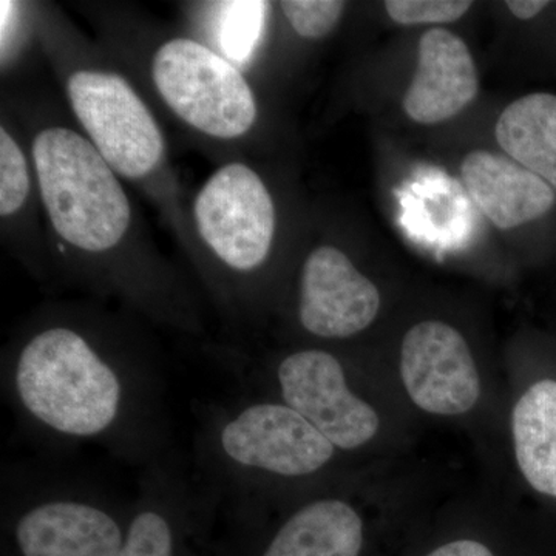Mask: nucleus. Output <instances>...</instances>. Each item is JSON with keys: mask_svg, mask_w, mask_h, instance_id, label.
<instances>
[{"mask_svg": "<svg viewBox=\"0 0 556 556\" xmlns=\"http://www.w3.org/2000/svg\"><path fill=\"white\" fill-rule=\"evenodd\" d=\"M217 495L197 477L188 457L172 448L141 468L119 556H217Z\"/></svg>", "mask_w": 556, "mask_h": 556, "instance_id": "obj_8", "label": "nucleus"}, {"mask_svg": "<svg viewBox=\"0 0 556 556\" xmlns=\"http://www.w3.org/2000/svg\"><path fill=\"white\" fill-rule=\"evenodd\" d=\"M36 28L76 126L121 178L159 204L192 257L189 214L178 200L166 137L129 68L79 36L53 10H38Z\"/></svg>", "mask_w": 556, "mask_h": 556, "instance_id": "obj_3", "label": "nucleus"}, {"mask_svg": "<svg viewBox=\"0 0 556 556\" xmlns=\"http://www.w3.org/2000/svg\"><path fill=\"white\" fill-rule=\"evenodd\" d=\"M0 5H2L0 7V11H2V21H0L2 24L0 25L2 51H0V56H2V68L5 70L11 62L16 61V58L20 56L22 40L28 35V28L35 24V21L31 22L30 5L10 2V0L9 2L2 0Z\"/></svg>", "mask_w": 556, "mask_h": 556, "instance_id": "obj_21", "label": "nucleus"}, {"mask_svg": "<svg viewBox=\"0 0 556 556\" xmlns=\"http://www.w3.org/2000/svg\"><path fill=\"white\" fill-rule=\"evenodd\" d=\"M464 0H388V16L396 24H447L460 20L470 10Z\"/></svg>", "mask_w": 556, "mask_h": 556, "instance_id": "obj_20", "label": "nucleus"}, {"mask_svg": "<svg viewBox=\"0 0 556 556\" xmlns=\"http://www.w3.org/2000/svg\"><path fill=\"white\" fill-rule=\"evenodd\" d=\"M139 320L97 302L33 311L0 356L17 430L47 447L91 445L139 468L167 455L166 371Z\"/></svg>", "mask_w": 556, "mask_h": 556, "instance_id": "obj_1", "label": "nucleus"}, {"mask_svg": "<svg viewBox=\"0 0 556 556\" xmlns=\"http://www.w3.org/2000/svg\"><path fill=\"white\" fill-rule=\"evenodd\" d=\"M478 73L467 43L442 28L424 33L417 72L404 109L419 124H438L463 112L477 98Z\"/></svg>", "mask_w": 556, "mask_h": 556, "instance_id": "obj_13", "label": "nucleus"}, {"mask_svg": "<svg viewBox=\"0 0 556 556\" xmlns=\"http://www.w3.org/2000/svg\"><path fill=\"white\" fill-rule=\"evenodd\" d=\"M278 7L300 38L324 39L338 27L346 3L339 0H283Z\"/></svg>", "mask_w": 556, "mask_h": 556, "instance_id": "obj_19", "label": "nucleus"}, {"mask_svg": "<svg viewBox=\"0 0 556 556\" xmlns=\"http://www.w3.org/2000/svg\"><path fill=\"white\" fill-rule=\"evenodd\" d=\"M460 172L471 199L496 228H518L554 206L552 186L510 156L477 150L468 153Z\"/></svg>", "mask_w": 556, "mask_h": 556, "instance_id": "obj_15", "label": "nucleus"}, {"mask_svg": "<svg viewBox=\"0 0 556 556\" xmlns=\"http://www.w3.org/2000/svg\"><path fill=\"white\" fill-rule=\"evenodd\" d=\"M2 556H119L131 497L40 467H3Z\"/></svg>", "mask_w": 556, "mask_h": 556, "instance_id": "obj_6", "label": "nucleus"}, {"mask_svg": "<svg viewBox=\"0 0 556 556\" xmlns=\"http://www.w3.org/2000/svg\"><path fill=\"white\" fill-rule=\"evenodd\" d=\"M28 149L51 236L46 283L115 300L148 324L203 336V303L155 248L123 178L51 112L27 113Z\"/></svg>", "mask_w": 556, "mask_h": 556, "instance_id": "obj_2", "label": "nucleus"}, {"mask_svg": "<svg viewBox=\"0 0 556 556\" xmlns=\"http://www.w3.org/2000/svg\"><path fill=\"white\" fill-rule=\"evenodd\" d=\"M137 40L131 70H138L139 86L153 100L203 141L243 146L257 127L260 104L243 70L199 38L156 35Z\"/></svg>", "mask_w": 556, "mask_h": 556, "instance_id": "obj_7", "label": "nucleus"}, {"mask_svg": "<svg viewBox=\"0 0 556 556\" xmlns=\"http://www.w3.org/2000/svg\"><path fill=\"white\" fill-rule=\"evenodd\" d=\"M339 450L277 399L233 397L197 409L190 466L217 495L219 517L260 511L273 486L329 470Z\"/></svg>", "mask_w": 556, "mask_h": 556, "instance_id": "obj_4", "label": "nucleus"}, {"mask_svg": "<svg viewBox=\"0 0 556 556\" xmlns=\"http://www.w3.org/2000/svg\"><path fill=\"white\" fill-rule=\"evenodd\" d=\"M401 376L412 401L431 415H464L481 396V380L466 339L442 321H422L405 334Z\"/></svg>", "mask_w": 556, "mask_h": 556, "instance_id": "obj_10", "label": "nucleus"}, {"mask_svg": "<svg viewBox=\"0 0 556 556\" xmlns=\"http://www.w3.org/2000/svg\"><path fill=\"white\" fill-rule=\"evenodd\" d=\"M506 5L514 16L526 21L532 20L536 14H540L541 11L546 9L548 2H543V0H508Z\"/></svg>", "mask_w": 556, "mask_h": 556, "instance_id": "obj_23", "label": "nucleus"}, {"mask_svg": "<svg viewBox=\"0 0 556 556\" xmlns=\"http://www.w3.org/2000/svg\"><path fill=\"white\" fill-rule=\"evenodd\" d=\"M496 139L510 159L556 190V97L532 93L511 102L496 123Z\"/></svg>", "mask_w": 556, "mask_h": 556, "instance_id": "obj_17", "label": "nucleus"}, {"mask_svg": "<svg viewBox=\"0 0 556 556\" xmlns=\"http://www.w3.org/2000/svg\"><path fill=\"white\" fill-rule=\"evenodd\" d=\"M427 556H495L486 548L484 544L478 541L459 540L453 543L445 544V546L437 548Z\"/></svg>", "mask_w": 556, "mask_h": 556, "instance_id": "obj_22", "label": "nucleus"}, {"mask_svg": "<svg viewBox=\"0 0 556 556\" xmlns=\"http://www.w3.org/2000/svg\"><path fill=\"white\" fill-rule=\"evenodd\" d=\"M189 225L201 287L241 332L257 314L260 278L276 244L278 212L268 182L247 161H226L190 201Z\"/></svg>", "mask_w": 556, "mask_h": 556, "instance_id": "obj_5", "label": "nucleus"}, {"mask_svg": "<svg viewBox=\"0 0 556 556\" xmlns=\"http://www.w3.org/2000/svg\"><path fill=\"white\" fill-rule=\"evenodd\" d=\"M270 10L263 0L201 3L200 27L206 36L200 40L236 67L248 68L265 40Z\"/></svg>", "mask_w": 556, "mask_h": 556, "instance_id": "obj_18", "label": "nucleus"}, {"mask_svg": "<svg viewBox=\"0 0 556 556\" xmlns=\"http://www.w3.org/2000/svg\"><path fill=\"white\" fill-rule=\"evenodd\" d=\"M270 380L277 401L305 417L339 452H354L378 434V413L354 393L345 367L329 351H289L270 367Z\"/></svg>", "mask_w": 556, "mask_h": 556, "instance_id": "obj_9", "label": "nucleus"}, {"mask_svg": "<svg viewBox=\"0 0 556 556\" xmlns=\"http://www.w3.org/2000/svg\"><path fill=\"white\" fill-rule=\"evenodd\" d=\"M239 527H232V529L240 530L255 540ZM258 540L262 541L255 540V544H252L247 538L226 530V536L217 543L215 554L217 556H361L365 540L364 519L356 508L342 497H316L292 510L269 535Z\"/></svg>", "mask_w": 556, "mask_h": 556, "instance_id": "obj_12", "label": "nucleus"}, {"mask_svg": "<svg viewBox=\"0 0 556 556\" xmlns=\"http://www.w3.org/2000/svg\"><path fill=\"white\" fill-rule=\"evenodd\" d=\"M43 212L28 142L10 119L0 124V222L9 244L36 280L46 283L47 244L40 226Z\"/></svg>", "mask_w": 556, "mask_h": 556, "instance_id": "obj_14", "label": "nucleus"}, {"mask_svg": "<svg viewBox=\"0 0 556 556\" xmlns=\"http://www.w3.org/2000/svg\"><path fill=\"white\" fill-rule=\"evenodd\" d=\"M515 453L533 489L556 497V382L541 380L515 405Z\"/></svg>", "mask_w": 556, "mask_h": 556, "instance_id": "obj_16", "label": "nucleus"}, {"mask_svg": "<svg viewBox=\"0 0 556 556\" xmlns=\"http://www.w3.org/2000/svg\"><path fill=\"white\" fill-rule=\"evenodd\" d=\"M379 289L345 252L321 244L309 252L299 277L298 320L313 338L343 340L378 317Z\"/></svg>", "mask_w": 556, "mask_h": 556, "instance_id": "obj_11", "label": "nucleus"}]
</instances>
